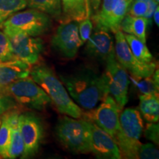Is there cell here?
<instances>
[{
  "instance_id": "obj_25",
  "label": "cell",
  "mask_w": 159,
  "mask_h": 159,
  "mask_svg": "<svg viewBox=\"0 0 159 159\" xmlns=\"http://www.w3.org/2000/svg\"><path fill=\"white\" fill-rule=\"evenodd\" d=\"M26 7L25 0H0V28L9 17Z\"/></svg>"
},
{
  "instance_id": "obj_36",
  "label": "cell",
  "mask_w": 159,
  "mask_h": 159,
  "mask_svg": "<svg viewBox=\"0 0 159 159\" xmlns=\"http://www.w3.org/2000/svg\"><path fill=\"white\" fill-rule=\"evenodd\" d=\"M155 1H156V2L158 4V2H159V0H155Z\"/></svg>"
},
{
  "instance_id": "obj_14",
  "label": "cell",
  "mask_w": 159,
  "mask_h": 159,
  "mask_svg": "<svg viewBox=\"0 0 159 159\" xmlns=\"http://www.w3.org/2000/svg\"><path fill=\"white\" fill-rule=\"evenodd\" d=\"M91 152L98 158H122L114 139L93 122H91Z\"/></svg>"
},
{
  "instance_id": "obj_17",
  "label": "cell",
  "mask_w": 159,
  "mask_h": 159,
  "mask_svg": "<svg viewBox=\"0 0 159 159\" xmlns=\"http://www.w3.org/2000/svg\"><path fill=\"white\" fill-rule=\"evenodd\" d=\"M11 114V142L8 150V158L14 159L22 156L24 152V142L20 134L18 119L20 114L19 108L10 111Z\"/></svg>"
},
{
  "instance_id": "obj_27",
  "label": "cell",
  "mask_w": 159,
  "mask_h": 159,
  "mask_svg": "<svg viewBox=\"0 0 159 159\" xmlns=\"http://www.w3.org/2000/svg\"><path fill=\"white\" fill-rule=\"evenodd\" d=\"M141 80H136L135 85L138 89L141 94H158V85L152 76L140 79Z\"/></svg>"
},
{
  "instance_id": "obj_24",
  "label": "cell",
  "mask_w": 159,
  "mask_h": 159,
  "mask_svg": "<svg viewBox=\"0 0 159 159\" xmlns=\"http://www.w3.org/2000/svg\"><path fill=\"white\" fill-rule=\"evenodd\" d=\"M7 111L2 115L0 125V158H8V150L11 142V114Z\"/></svg>"
},
{
  "instance_id": "obj_4",
  "label": "cell",
  "mask_w": 159,
  "mask_h": 159,
  "mask_svg": "<svg viewBox=\"0 0 159 159\" xmlns=\"http://www.w3.org/2000/svg\"><path fill=\"white\" fill-rule=\"evenodd\" d=\"M144 128L142 115L137 109L128 108L121 111L119 128L114 140L122 158H137L138 150L142 145L140 138Z\"/></svg>"
},
{
  "instance_id": "obj_18",
  "label": "cell",
  "mask_w": 159,
  "mask_h": 159,
  "mask_svg": "<svg viewBox=\"0 0 159 159\" xmlns=\"http://www.w3.org/2000/svg\"><path fill=\"white\" fill-rule=\"evenodd\" d=\"M149 23L150 20L144 17L133 16L127 14L121 23L120 30L123 33L134 35L146 43L147 28Z\"/></svg>"
},
{
  "instance_id": "obj_21",
  "label": "cell",
  "mask_w": 159,
  "mask_h": 159,
  "mask_svg": "<svg viewBox=\"0 0 159 159\" xmlns=\"http://www.w3.org/2000/svg\"><path fill=\"white\" fill-rule=\"evenodd\" d=\"M27 7L37 10L49 15L61 22L62 18V8L61 0H25Z\"/></svg>"
},
{
  "instance_id": "obj_35",
  "label": "cell",
  "mask_w": 159,
  "mask_h": 159,
  "mask_svg": "<svg viewBox=\"0 0 159 159\" xmlns=\"http://www.w3.org/2000/svg\"><path fill=\"white\" fill-rule=\"evenodd\" d=\"M1 122H2V118L1 116H0V125H1Z\"/></svg>"
},
{
  "instance_id": "obj_11",
  "label": "cell",
  "mask_w": 159,
  "mask_h": 159,
  "mask_svg": "<svg viewBox=\"0 0 159 159\" xmlns=\"http://www.w3.org/2000/svg\"><path fill=\"white\" fill-rule=\"evenodd\" d=\"M105 75L108 85V93L113 97L119 108L122 111L128 102L129 79L127 70L116 61L115 55L106 61Z\"/></svg>"
},
{
  "instance_id": "obj_2",
  "label": "cell",
  "mask_w": 159,
  "mask_h": 159,
  "mask_svg": "<svg viewBox=\"0 0 159 159\" xmlns=\"http://www.w3.org/2000/svg\"><path fill=\"white\" fill-rule=\"evenodd\" d=\"M30 76L47 93L60 114L82 118L83 111L71 99L62 81L50 67L45 64L35 65L30 69Z\"/></svg>"
},
{
  "instance_id": "obj_3",
  "label": "cell",
  "mask_w": 159,
  "mask_h": 159,
  "mask_svg": "<svg viewBox=\"0 0 159 159\" xmlns=\"http://www.w3.org/2000/svg\"><path fill=\"white\" fill-rule=\"evenodd\" d=\"M55 134L63 148L73 153L91 152V122L86 119L65 115L59 119Z\"/></svg>"
},
{
  "instance_id": "obj_23",
  "label": "cell",
  "mask_w": 159,
  "mask_h": 159,
  "mask_svg": "<svg viewBox=\"0 0 159 159\" xmlns=\"http://www.w3.org/2000/svg\"><path fill=\"white\" fill-rule=\"evenodd\" d=\"M125 37L127 42H128L131 52L137 59L142 62H152L153 57H152V54L147 47L146 43L142 42L138 38L135 37L133 35L125 33Z\"/></svg>"
},
{
  "instance_id": "obj_12",
  "label": "cell",
  "mask_w": 159,
  "mask_h": 159,
  "mask_svg": "<svg viewBox=\"0 0 159 159\" xmlns=\"http://www.w3.org/2000/svg\"><path fill=\"white\" fill-rule=\"evenodd\" d=\"M51 44L56 52L67 59L75 57L83 43L80 37L78 22L61 23L51 40Z\"/></svg>"
},
{
  "instance_id": "obj_10",
  "label": "cell",
  "mask_w": 159,
  "mask_h": 159,
  "mask_svg": "<svg viewBox=\"0 0 159 159\" xmlns=\"http://www.w3.org/2000/svg\"><path fill=\"white\" fill-rule=\"evenodd\" d=\"M121 111L116 100L108 94L98 106L83 112L82 118L96 124L114 139L119 128Z\"/></svg>"
},
{
  "instance_id": "obj_8",
  "label": "cell",
  "mask_w": 159,
  "mask_h": 159,
  "mask_svg": "<svg viewBox=\"0 0 159 159\" xmlns=\"http://www.w3.org/2000/svg\"><path fill=\"white\" fill-rule=\"evenodd\" d=\"M115 57L116 61L127 71H130L135 79L152 76L156 69V63L142 62L131 52L125 37V33L119 30L115 33Z\"/></svg>"
},
{
  "instance_id": "obj_20",
  "label": "cell",
  "mask_w": 159,
  "mask_h": 159,
  "mask_svg": "<svg viewBox=\"0 0 159 159\" xmlns=\"http://www.w3.org/2000/svg\"><path fill=\"white\" fill-rule=\"evenodd\" d=\"M139 112L148 122H158L159 119L158 94H141Z\"/></svg>"
},
{
  "instance_id": "obj_33",
  "label": "cell",
  "mask_w": 159,
  "mask_h": 159,
  "mask_svg": "<svg viewBox=\"0 0 159 159\" xmlns=\"http://www.w3.org/2000/svg\"><path fill=\"white\" fill-rule=\"evenodd\" d=\"M102 0H91V9L94 11L95 13L98 11V9L100 7V4Z\"/></svg>"
},
{
  "instance_id": "obj_15",
  "label": "cell",
  "mask_w": 159,
  "mask_h": 159,
  "mask_svg": "<svg viewBox=\"0 0 159 159\" xmlns=\"http://www.w3.org/2000/svg\"><path fill=\"white\" fill-rule=\"evenodd\" d=\"M85 50L89 57L106 62L108 57L115 55L114 41L108 31L95 28L86 41Z\"/></svg>"
},
{
  "instance_id": "obj_32",
  "label": "cell",
  "mask_w": 159,
  "mask_h": 159,
  "mask_svg": "<svg viewBox=\"0 0 159 159\" xmlns=\"http://www.w3.org/2000/svg\"><path fill=\"white\" fill-rule=\"evenodd\" d=\"M85 11H86V18H91L92 15V9H91V0H85Z\"/></svg>"
},
{
  "instance_id": "obj_34",
  "label": "cell",
  "mask_w": 159,
  "mask_h": 159,
  "mask_svg": "<svg viewBox=\"0 0 159 159\" xmlns=\"http://www.w3.org/2000/svg\"><path fill=\"white\" fill-rule=\"evenodd\" d=\"M152 17L154 18V21H155V23H156V25L158 27L159 26V7H158V6H157V7H156V11H155V12H154Z\"/></svg>"
},
{
  "instance_id": "obj_31",
  "label": "cell",
  "mask_w": 159,
  "mask_h": 159,
  "mask_svg": "<svg viewBox=\"0 0 159 159\" xmlns=\"http://www.w3.org/2000/svg\"><path fill=\"white\" fill-rule=\"evenodd\" d=\"M143 133L144 134V136L147 139L152 141L156 144H158L159 132L158 122H148L145 128H144Z\"/></svg>"
},
{
  "instance_id": "obj_6",
  "label": "cell",
  "mask_w": 159,
  "mask_h": 159,
  "mask_svg": "<svg viewBox=\"0 0 159 159\" xmlns=\"http://www.w3.org/2000/svg\"><path fill=\"white\" fill-rule=\"evenodd\" d=\"M0 90L11 96L18 105L27 108L43 111L51 103L47 93L30 75L15 80Z\"/></svg>"
},
{
  "instance_id": "obj_1",
  "label": "cell",
  "mask_w": 159,
  "mask_h": 159,
  "mask_svg": "<svg viewBox=\"0 0 159 159\" xmlns=\"http://www.w3.org/2000/svg\"><path fill=\"white\" fill-rule=\"evenodd\" d=\"M60 78L71 99L81 108H94L109 94L105 74L99 75L91 67H84Z\"/></svg>"
},
{
  "instance_id": "obj_29",
  "label": "cell",
  "mask_w": 159,
  "mask_h": 159,
  "mask_svg": "<svg viewBox=\"0 0 159 159\" xmlns=\"http://www.w3.org/2000/svg\"><path fill=\"white\" fill-rule=\"evenodd\" d=\"M16 102L8 94L0 90V116L7 111L17 108Z\"/></svg>"
},
{
  "instance_id": "obj_30",
  "label": "cell",
  "mask_w": 159,
  "mask_h": 159,
  "mask_svg": "<svg viewBox=\"0 0 159 159\" xmlns=\"http://www.w3.org/2000/svg\"><path fill=\"white\" fill-rule=\"evenodd\" d=\"M93 22L90 18H85L83 21L78 22V31L80 37L82 40L83 43H86L91 33H92Z\"/></svg>"
},
{
  "instance_id": "obj_5",
  "label": "cell",
  "mask_w": 159,
  "mask_h": 159,
  "mask_svg": "<svg viewBox=\"0 0 159 159\" xmlns=\"http://www.w3.org/2000/svg\"><path fill=\"white\" fill-rule=\"evenodd\" d=\"M52 27V20L49 15L30 8L19 11L4 22L3 32L6 35L22 34L39 37L47 33Z\"/></svg>"
},
{
  "instance_id": "obj_28",
  "label": "cell",
  "mask_w": 159,
  "mask_h": 159,
  "mask_svg": "<svg viewBox=\"0 0 159 159\" xmlns=\"http://www.w3.org/2000/svg\"><path fill=\"white\" fill-rule=\"evenodd\" d=\"M159 152L153 144L148 143L141 145L137 153V158L139 159H158Z\"/></svg>"
},
{
  "instance_id": "obj_9",
  "label": "cell",
  "mask_w": 159,
  "mask_h": 159,
  "mask_svg": "<svg viewBox=\"0 0 159 159\" xmlns=\"http://www.w3.org/2000/svg\"><path fill=\"white\" fill-rule=\"evenodd\" d=\"M133 0H102L101 7L92 19L95 28H100L116 33L120 30L121 23L128 13Z\"/></svg>"
},
{
  "instance_id": "obj_26",
  "label": "cell",
  "mask_w": 159,
  "mask_h": 159,
  "mask_svg": "<svg viewBox=\"0 0 159 159\" xmlns=\"http://www.w3.org/2000/svg\"><path fill=\"white\" fill-rule=\"evenodd\" d=\"M16 57L13 52L11 41L7 35L0 30V63L14 61Z\"/></svg>"
},
{
  "instance_id": "obj_19",
  "label": "cell",
  "mask_w": 159,
  "mask_h": 159,
  "mask_svg": "<svg viewBox=\"0 0 159 159\" xmlns=\"http://www.w3.org/2000/svg\"><path fill=\"white\" fill-rule=\"evenodd\" d=\"M62 18L61 23L80 22L86 18L85 0H61Z\"/></svg>"
},
{
  "instance_id": "obj_16",
  "label": "cell",
  "mask_w": 159,
  "mask_h": 159,
  "mask_svg": "<svg viewBox=\"0 0 159 159\" xmlns=\"http://www.w3.org/2000/svg\"><path fill=\"white\" fill-rule=\"evenodd\" d=\"M30 69L31 66L19 60L3 63L0 65V89L15 80L29 76Z\"/></svg>"
},
{
  "instance_id": "obj_13",
  "label": "cell",
  "mask_w": 159,
  "mask_h": 159,
  "mask_svg": "<svg viewBox=\"0 0 159 159\" xmlns=\"http://www.w3.org/2000/svg\"><path fill=\"white\" fill-rule=\"evenodd\" d=\"M16 59L32 66L39 61L44 51V42L41 38L22 34L7 35Z\"/></svg>"
},
{
  "instance_id": "obj_22",
  "label": "cell",
  "mask_w": 159,
  "mask_h": 159,
  "mask_svg": "<svg viewBox=\"0 0 159 159\" xmlns=\"http://www.w3.org/2000/svg\"><path fill=\"white\" fill-rule=\"evenodd\" d=\"M158 5L155 0H133L129 6L127 14L133 16L144 17L151 21Z\"/></svg>"
},
{
  "instance_id": "obj_7",
  "label": "cell",
  "mask_w": 159,
  "mask_h": 159,
  "mask_svg": "<svg viewBox=\"0 0 159 159\" xmlns=\"http://www.w3.org/2000/svg\"><path fill=\"white\" fill-rule=\"evenodd\" d=\"M18 125L25 146L21 158H33L39 151L44 136L42 121L36 114L32 112L20 113Z\"/></svg>"
}]
</instances>
